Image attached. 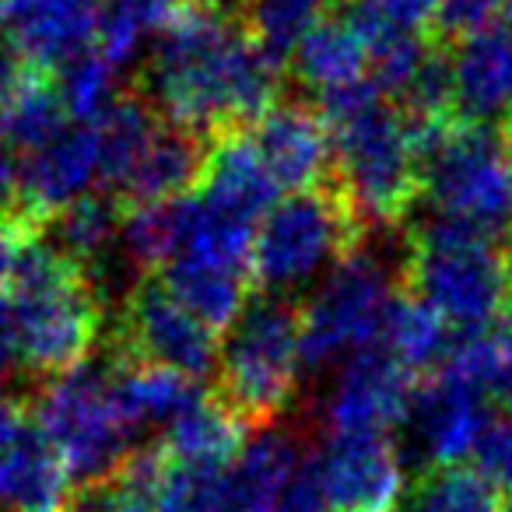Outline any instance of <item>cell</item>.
<instances>
[{"instance_id":"obj_28","label":"cell","mask_w":512,"mask_h":512,"mask_svg":"<svg viewBox=\"0 0 512 512\" xmlns=\"http://www.w3.org/2000/svg\"><path fill=\"white\" fill-rule=\"evenodd\" d=\"M123 232V204L109 193H88L78 204L60 211L46 228V239L57 249H64L71 260L92 271L102 264V256L113 249V242Z\"/></svg>"},{"instance_id":"obj_27","label":"cell","mask_w":512,"mask_h":512,"mask_svg":"<svg viewBox=\"0 0 512 512\" xmlns=\"http://www.w3.org/2000/svg\"><path fill=\"white\" fill-rule=\"evenodd\" d=\"M246 421L218 397H204L197 407L176 418L162 439V449L179 460L221 463L232 467L246 449Z\"/></svg>"},{"instance_id":"obj_34","label":"cell","mask_w":512,"mask_h":512,"mask_svg":"<svg viewBox=\"0 0 512 512\" xmlns=\"http://www.w3.org/2000/svg\"><path fill=\"white\" fill-rule=\"evenodd\" d=\"M477 474L488 484H495L498 491L512 495V414L509 418H495L488 425V432L481 435L474 449Z\"/></svg>"},{"instance_id":"obj_16","label":"cell","mask_w":512,"mask_h":512,"mask_svg":"<svg viewBox=\"0 0 512 512\" xmlns=\"http://www.w3.org/2000/svg\"><path fill=\"white\" fill-rule=\"evenodd\" d=\"M281 186L274 183L271 169L260 158L249 130H221L207 137V158L200 172L197 197L218 211L260 225L274 207Z\"/></svg>"},{"instance_id":"obj_6","label":"cell","mask_w":512,"mask_h":512,"mask_svg":"<svg viewBox=\"0 0 512 512\" xmlns=\"http://www.w3.org/2000/svg\"><path fill=\"white\" fill-rule=\"evenodd\" d=\"M302 369V309L281 295L249 299L218 355V390L249 428L274 425L295 397Z\"/></svg>"},{"instance_id":"obj_15","label":"cell","mask_w":512,"mask_h":512,"mask_svg":"<svg viewBox=\"0 0 512 512\" xmlns=\"http://www.w3.org/2000/svg\"><path fill=\"white\" fill-rule=\"evenodd\" d=\"M249 134L281 190L306 193L334 176V137L309 102H278Z\"/></svg>"},{"instance_id":"obj_9","label":"cell","mask_w":512,"mask_h":512,"mask_svg":"<svg viewBox=\"0 0 512 512\" xmlns=\"http://www.w3.org/2000/svg\"><path fill=\"white\" fill-rule=\"evenodd\" d=\"M393 302L390 274L376 256L358 249L330 271L302 309V365L316 369L376 344Z\"/></svg>"},{"instance_id":"obj_14","label":"cell","mask_w":512,"mask_h":512,"mask_svg":"<svg viewBox=\"0 0 512 512\" xmlns=\"http://www.w3.org/2000/svg\"><path fill=\"white\" fill-rule=\"evenodd\" d=\"M330 512H400L404 463L386 435H334L320 453Z\"/></svg>"},{"instance_id":"obj_29","label":"cell","mask_w":512,"mask_h":512,"mask_svg":"<svg viewBox=\"0 0 512 512\" xmlns=\"http://www.w3.org/2000/svg\"><path fill=\"white\" fill-rule=\"evenodd\" d=\"M176 0H102L95 11V50L123 67L151 36H162Z\"/></svg>"},{"instance_id":"obj_25","label":"cell","mask_w":512,"mask_h":512,"mask_svg":"<svg viewBox=\"0 0 512 512\" xmlns=\"http://www.w3.org/2000/svg\"><path fill=\"white\" fill-rule=\"evenodd\" d=\"M162 127V116L155 113L148 99L141 92H127L95 120L99 130V151H102V179L109 197H120V190L127 186L130 172L137 169L144 148L151 144V137Z\"/></svg>"},{"instance_id":"obj_10","label":"cell","mask_w":512,"mask_h":512,"mask_svg":"<svg viewBox=\"0 0 512 512\" xmlns=\"http://www.w3.org/2000/svg\"><path fill=\"white\" fill-rule=\"evenodd\" d=\"M218 355V334L179 306L155 274L127 292L113 330V358L162 365L200 383L218 369Z\"/></svg>"},{"instance_id":"obj_7","label":"cell","mask_w":512,"mask_h":512,"mask_svg":"<svg viewBox=\"0 0 512 512\" xmlns=\"http://www.w3.org/2000/svg\"><path fill=\"white\" fill-rule=\"evenodd\" d=\"M425 197L435 214L512 239V148L502 127L456 123L425 158Z\"/></svg>"},{"instance_id":"obj_21","label":"cell","mask_w":512,"mask_h":512,"mask_svg":"<svg viewBox=\"0 0 512 512\" xmlns=\"http://www.w3.org/2000/svg\"><path fill=\"white\" fill-rule=\"evenodd\" d=\"M302 463L306 460L292 435H256L228 470L221 512H274Z\"/></svg>"},{"instance_id":"obj_40","label":"cell","mask_w":512,"mask_h":512,"mask_svg":"<svg viewBox=\"0 0 512 512\" xmlns=\"http://www.w3.org/2000/svg\"><path fill=\"white\" fill-rule=\"evenodd\" d=\"M502 512H512V502H509V505H505V509H502Z\"/></svg>"},{"instance_id":"obj_20","label":"cell","mask_w":512,"mask_h":512,"mask_svg":"<svg viewBox=\"0 0 512 512\" xmlns=\"http://www.w3.org/2000/svg\"><path fill=\"white\" fill-rule=\"evenodd\" d=\"M106 372H109L113 400L130 428L172 425V421L183 418L190 407H197L204 400L197 379L183 376V372L162 369V365L113 358Z\"/></svg>"},{"instance_id":"obj_33","label":"cell","mask_w":512,"mask_h":512,"mask_svg":"<svg viewBox=\"0 0 512 512\" xmlns=\"http://www.w3.org/2000/svg\"><path fill=\"white\" fill-rule=\"evenodd\" d=\"M509 11H512V0H442V8L432 25V36L446 46H456L460 39L495 25Z\"/></svg>"},{"instance_id":"obj_22","label":"cell","mask_w":512,"mask_h":512,"mask_svg":"<svg viewBox=\"0 0 512 512\" xmlns=\"http://www.w3.org/2000/svg\"><path fill=\"white\" fill-rule=\"evenodd\" d=\"M67 106L60 95V81L46 67L22 64L15 88L0 106V144L8 151H32L46 148L53 137L67 130Z\"/></svg>"},{"instance_id":"obj_39","label":"cell","mask_w":512,"mask_h":512,"mask_svg":"<svg viewBox=\"0 0 512 512\" xmlns=\"http://www.w3.org/2000/svg\"><path fill=\"white\" fill-rule=\"evenodd\" d=\"M11 85H15V60H11V53L0 46V102L8 99Z\"/></svg>"},{"instance_id":"obj_30","label":"cell","mask_w":512,"mask_h":512,"mask_svg":"<svg viewBox=\"0 0 512 512\" xmlns=\"http://www.w3.org/2000/svg\"><path fill=\"white\" fill-rule=\"evenodd\" d=\"M502 491L474 467L421 470L418 484L404 495L400 512H502Z\"/></svg>"},{"instance_id":"obj_2","label":"cell","mask_w":512,"mask_h":512,"mask_svg":"<svg viewBox=\"0 0 512 512\" xmlns=\"http://www.w3.org/2000/svg\"><path fill=\"white\" fill-rule=\"evenodd\" d=\"M334 137V179L365 225H397L425 197V172L404 113L372 78L320 95Z\"/></svg>"},{"instance_id":"obj_32","label":"cell","mask_w":512,"mask_h":512,"mask_svg":"<svg viewBox=\"0 0 512 512\" xmlns=\"http://www.w3.org/2000/svg\"><path fill=\"white\" fill-rule=\"evenodd\" d=\"M53 74H57V81H60L67 116L78 123H95L116 99H120V92H116V74H120V67L109 64L95 46H88L85 53L67 60V64Z\"/></svg>"},{"instance_id":"obj_24","label":"cell","mask_w":512,"mask_h":512,"mask_svg":"<svg viewBox=\"0 0 512 512\" xmlns=\"http://www.w3.org/2000/svg\"><path fill=\"white\" fill-rule=\"evenodd\" d=\"M376 344L393 362L404 365L414 379L435 376L442 369V362L449 358V351H453L446 320L407 292L393 295Z\"/></svg>"},{"instance_id":"obj_13","label":"cell","mask_w":512,"mask_h":512,"mask_svg":"<svg viewBox=\"0 0 512 512\" xmlns=\"http://www.w3.org/2000/svg\"><path fill=\"white\" fill-rule=\"evenodd\" d=\"M418 379L397 365L379 344L355 351L344 362L337 386L330 393L327 418L334 435H386L407 425Z\"/></svg>"},{"instance_id":"obj_18","label":"cell","mask_w":512,"mask_h":512,"mask_svg":"<svg viewBox=\"0 0 512 512\" xmlns=\"http://www.w3.org/2000/svg\"><path fill=\"white\" fill-rule=\"evenodd\" d=\"M207 141L200 134H190L183 127H172L162 120L158 134L144 148L137 169L130 172L127 186L120 190L123 207H144V204H169L197 193L200 172H204Z\"/></svg>"},{"instance_id":"obj_5","label":"cell","mask_w":512,"mask_h":512,"mask_svg":"<svg viewBox=\"0 0 512 512\" xmlns=\"http://www.w3.org/2000/svg\"><path fill=\"white\" fill-rule=\"evenodd\" d=\"M369 225L334 176L306 193H292L264 214L253 239V285L281 295L306 285L330 264L362 249Z\"/></svg>"},{"instance_id":"obj_11","label":"cell","mask_w":512,"mask_h":512,"mask_svg":"<svg viewBox=\"0 0 512 512\" xmlns=\"http://www.w3.org/2000/svg\"><path fill=\"white\" fill-rule=\"evenodd\" d=\"M102 179V151L95 123H74L46 148L32 151L18 169V197L11 211L36 228L50 221L81 197L92 193V183Z\"/></svg>"},{"instance_id":"obj_26","label":"cell","mask_w":512,"mask_h":512,"mask_svg":"<svg viewBox=\"0 0 512 512\" xmlns=\"http://www.w3.org/2000/svg\"><path fill=\"white\" fill-rule=\"evenodd\" d=\"M365 64H369L365 46H362V39H358L355 25L344 15L327 18V22L316 25V29L302 39V46L292 57L295 78L306 88H316L320 95L362 81Z\"/></svg>"},{"instance_id":"obj_17","label":"cell","mask_w":512,"mask_h":512,"mask_svg":"<svg viewBox=\"0 0 512 512\" xmlns=\"http://www.w3.org/2000/svg\"><path fill=\"white\" fill-rule=\"evenodd\" d=\"M456 109L467 123L512 113V11L453 46Z\"/></svg>"},{"instance_id":"obj_38","label":"cell","mask_w":512,"mask_h":512,"mask_svg":"<svg viewBox=\"0 0 512 512\" xmlns=\"http://www.w3.org/2000/svg\"><path fill=\"white\" fill-rule=\"evenodd\" d=\"M15 197H18V169H15V162H11L8 148L0 144V218L11 214Z\"/></svg>"},{"instance_id":"obj_8","label":"cell","mask_w":512,"mask_h":512,"mask_svg":"<svg viewBox=\"0 0 512 512\" xmlns=\"http://www.w3.org/2000/svg\"><path fill=\"white\" fill-rule=\"evenodd\" d=\"M32 421L67 463L74 481L99 484L130 460V432L109 390V372L74 369L46 379L32 404Z\"/></svg>"},{"instance_id":"obj_35","label":"cell","mask_w":512,"mask_h":512,"mask_svg":"<svg viewBox=\"0 0 512 512\" xmlns=\"http://www.w3.org/2000/svg\"><path fill=\"white\" fill-rule=\"evenodd\" d=\"M323 481H320V463L306 460L299 467V474L292 477V484L281 495L274 512H323Z\"/></svg>"},{"instance_id":"obj_3","label":"cell","mask_w":512,"mask_h":512,"mask_svg":"<svg viewBox=\"0 0 512 512\" xmlns=\"http://www.w3.org/2000/svg\"><path fill=\"white\" fill-rule=\"evenodd\" d=\"M404 292L421 299L460 337L491 334L509 320L512 239L432 214L407 235Z\"/></svg>"},{"instance_id":"obj_4","label":"cell","mask_w":512,"mask_h":512,"mask_svg":"<svg viewBox=\"0 0 512 512\" xmlns=\"http://www.w3.org/2000/svg\"><path fill=\"white\" fill-rule=\"evenodd\" d=\"M8 302L25 369L46 379L85 369L102 330V299L88 267L46 235L32 239L18 256Z\"/></svg>"},{"instance_id":"obj_37","label":"cell","mask_w":512,"mask_h":512,"mask_svg":"<svg viewBox=\"0 0 512 512\" xmlns=\"http://www.w3.org/2000/svg\"><path fill=\"white\" fill-rule=\"evenodd\" d=\"M18 358V334H15V316H11V302L0 295V379L15 369Z\"/></svg>"},{"instance_id":"obj_12","label":"cell","mask_w":512,"mask_h":512,"mask_svg":"<svg viewBox=\"0 0 512 512\" xmlns=\"http://www.w3.org/2000/svg\"><path fill=\"white\" fill-rule=\"evenodd\" d=\"M488 393L463 383L460 376L439 369L435 376L421 379L414 393L407 432H411L414 453L428 463V470L463 467L491 425Z\"/></svg>"},{"instance_id":"obj_1","label":"cell","mask_w":512,"mask_h":512,"mask_svg":"<svg viewBox=\"0 0 512 512\" xmlns=\"http://www.w3.org/2000/svg\"><path fill=\"white\" fill-rule=\"evenodd\" d=\"M278 88L281 67L253 43L232 0H176L141 95L165 123L207 141L264 120Z\"/></svg>"},{"instance_id":"obj_23","label":"cell","mask_w":512,"mask_h":512,"mask_svg":"<svg viewBox=\"0 0 512 512\" xmlns=\"http://www.w3.org/2000/svg\"><path fill=\"white\" fill-rule=\"evenodd\" d=\"M165 285V292L186 306L207 330L225 334L235 327V320L242 316V309L249 306V285L253 281L242 274L221 271V267L200 264V260H172L162 274H155Z\"/></svg>"},{"instance_id":"obj_19","label":"cell","mask_w":512,"mask_h":512,"mask_svg":"<svg viewBox=\"0 0 512 512\" xmlns=\"http://www.w3.org/2000/svg\"><path fill=\"white\" fill-rule=\"evenodd\" d=\"M71 498V470L32 421L0 456V505L8 512H67Z\"/></svg>"},{"instance_id":"obj_31","label":"cell","mask_w":512,"mask_h":512,"mask_svg":"<svg viewBox=\"0 0 512 512\" xmlns=\"http://www.w3.org/2000/svg\"><path fill=\"white\" fill-rule=\"evenodd\" d=\"M158 449H162V442H158ZM228 470L232 467H221V463L179 460L162 449L155 481L158 512H221Z\"/></svg>"},{"instance_id":"obj_36","label":"cell","mask_w":512,"mask_h":512,"mask_svg":"<svg viewBox=\"0 0 512 512\" xmlns=\"http://www.w3.org/2000/svg\"><path fill=\"white\" fill-rule=\"evenodd\" d=\"M29 425H32V418H29V407H25V400L11 397V393L0 390V456L8 453V449L22 439V432Z\"/></svg>"}]
</instances>
